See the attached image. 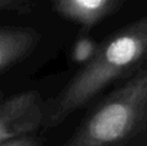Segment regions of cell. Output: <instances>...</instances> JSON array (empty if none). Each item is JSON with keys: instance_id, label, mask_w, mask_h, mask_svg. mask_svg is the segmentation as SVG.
<instances>
[{"instance_id": "obj_4", "label": "cell", "mask_w": 147, "mask_h": 146, "mask_svg": "<svg viewBox=\"0 0 147 146\" xmlns=\"http://www.w3.org/2000/svg\"><path fill=\"white\" fill-rule=\"evenodd\" d=\"M52 8L62 18L90 30L123 7L127 0H51Z\"/></svg>"}, {"instance_id": "obj_3", "label": "cell", "mask_w": 147, "mask_h": 146, "mask_svg": "<svg viewBox=\"0 0 147 146\" xmlns=\"http://www.w3.org/2000/svg\"><path fill=\"white\" fill-rule=\"evenodd\" d=\"M44 103L38 91H25L0 100V144L36 133L43 124Z\"/></svg>"}, {"instance_id": "obj_7", "label": "cell", "mask_w": 147, "mask_h": 146, "mask_svg": "<svg viewBox=\"0 0 147 146\" xmlns=\"http://www.w3.org/2000/svg\"><path fill=\"white\" fill-rule=\"evenodd\" d=\"M32 0H0V12H14L20 14L30 13Z\"/></svg>"}, {"instance_id": "obj_5", "label": "cell", "mask_w": 147, "mask_h": 146, "mask_svg": "<svg viewBox=\"0 0 147 146\" xmlns=\"http://www.w3.org/2000/svg\"><path fill=\"white\" fill-rule=\"evenodd\" d=\"M41 36L34 27H0V72L13 67L34 53Z\"/></svg>"}, {"instance_id": "obj_8", "label": "cell", "mask_w": 147, "mask_h": 146, "mask_svg": "<svg viewBox=\"0 0 147 146\" xmlns=\"http://www.w3.org/2000/svg\"><path fill=\"white\" fill-rule=\"evenodd\" d=\"M0 146H43V141H41L40 137L35 136V133H32L8 140L5 142H1Z\"/></svg>"}, {"instance_id": "obj_2", "label": "cell", "mask_w": 147, "mask_h": 146, "mask_svg": "<svg viewBox=\"0 0 147 146\" xmlns=\"http://www.w3.org/2000/svg\"><path fill=\"white\" fill-rule=\"evenodd\" d=\"M62 146H147V66L92 106Z\"/></svg>"}, {"instance_id": "obj_1", "label": "cell", "mask_w": 147, "mask_h": 146, "mask_svg": "<svg viewBox=\"0 0 147 146\" xmlns=\"http://www.w3.org/2000/svg\"><path fill=\"white\" fill-rule=\"evenodd\" d=\"M147 66V16L116 30L97 45L86 61L45 101L41 128L61 126L78 110L101 97L112 85L129 79Z\"/></svg>"}, {"instance_id": "obj_9", "label": "cell", "mask_w": 147, "mask_h": 146, "mask_svg": "<svg viewBox=\"0 0 147 146\" xmlns=\"http://www.w3.org/2000/svg\"><path fill=\"white\" fill-rule=\"evenodd\" d=\"M0 100H3V93L0 92Z\"/></svg>"}, {"instance_id": "obj_6", "label": "cell", "mask_w": 147, "mask_h": 146, "mask_svg": "<svg viewBox=\"0 0 147 146\" xmlns=\"http://www.w3.org/2000/svg\"><path fill=\"white\" fill-rule=\"evenodd\" d=\"M98 44L89 36H80L75 40L71 49V58L75 64L84 65L92 58Z\"/></svg>"}]
</instances>
